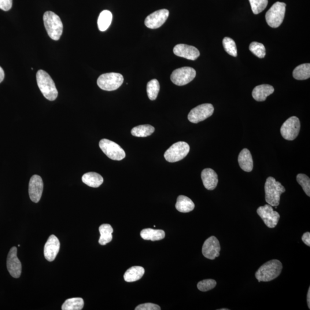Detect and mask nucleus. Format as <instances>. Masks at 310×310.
I'll use <instances>...</instances> for the list:
<instances>
[{"instance_id":"obj_28","label":"nucleus","mask_w":310,"mask_h":310,"mask_svg":"<svg viewBox=\"0 0 310 310\" xmlns=\"http://www.w3.org/2000/svg\"><path fill=\"white\" fill-rule=\"evenodd\" d=\"M155 128L150 125H139L132 129L131 134L138 138L148 137L153 134Z\"/></svg>"},{"instance_id":"obj_1","label":"nucleus","mask_w":310,"mask_h":310,"mask_svg":"<svg viewBox=\"0 0 310 310\" xmlns=\"http://www.w3.org/2000/svg\"><path fill=\"white\" fill-rule=\"evenodd\" d=\"M36 80L42 93L48 100L53 101L57 99L58 91L53 79L49 74L40 70L36 74Z\"/></svg>"},{"instance_id":"obj_30","label":"nucleus","mask_w":310,"mask_h":310,"mask_svg":"<svg viewBox=\"0 0 310 310\" xmlns=\"http://www.w3.org/2000/svg\"><path fill=\"white\" fill-rule=\"evenodd\" d=\"M84 306L83 299L74 298L66 300L62 306L63 310H81Z\"/></svg>"},{"instance_id":"obj_40","label":"nucleus","mask_w":310,"mask_h":310,"mask_svg":"<svg viewBox=\"0 0 310 310\" xmlns=\"http://www.w3.org/2000/svg\"><path fill=\"white\" fill-rule=\"evenodd\" d=\"M5 73L1 67H0V83L4 79Z\"/></svg>"},{"instance_id":"obj_34","label":"nucleus","mask_w":310,"mask_h":310,"mask_svg":"<svg viewBox=\"0 0 310 310\" xmlns=\"http://www.w3.org/2000/svg\"><path fill=\"white\" fill-rule=\"evenodd\" d=\"M249 50L259 58H264L266 54V50L263 44L256 42L250 43Z\"/></svg>"},{"instance_id":"obj_36","label":"nucleus","mask_w":310,"mask_h":310,"mask_svg":"<svg viewBox=\"0 0 310 310\" xmlns=\"http://www.w3.org/2000/svg\"><path fill=\"white\" fill-rule=\"evenodd\" d=\"M217 285L216 280L213 279H206L199 282L197 284L199 290L202 292H206L214 289Z\"/></svg>"},{"instance_id":"obj_27","label":"nucleus","mask_w":310,"mask_h":310,"mask_svg":"<svg viewBox=\"0 0 310 310\" xmlns=\"http://www.w3.org/2000/svg\"><path fill=\"white\" fill-rule=\"evenodd\" d=\"M112 14L109 10H103L99 14L98 19V27L102 32L105 31L110 27L112 21Z\"/></svg>"},{"instance_id":"obj_39","label":"nucleus","mask_w":310,"mask_h":310,"mask_svg":"<svg viewBox=\"0 0 310 310\" xmlns=\"http://www.w3.org/2000/svg\"><path fill=\"white\" fill-rule=\"evenodd\" d=\"M302 241L308 246H310V232H305L302 237Z\"/></svg>"},{"instance_id":"obj_3","label":"nucleus","mask_w":310,"mask_h":310,"mask_svg":"<svg viewBox=\"0 0 310 310\" xmlns=\"http://www.w3.org/2000/svg\"><path fill=\"white\" fill-rule=\"evenodd\" d=\"M286 189L282 184L273 177H268L265 184V201L272 206H279L280 196Z\"/></svg>"},{"instance_id":"obj_26","label":"nucleus","mask_w":310,"mask_h":310,"mask_svg":"<svg viewBox=\"0 0 310 310\" xmlns=\"http://www.w3.org/2000/svg\"><path fill=\"white\" fill-rule=\"evenodd\" d=\"M100 232V238L99 239V243L102 245H105L107 243L111 242L113 239L112 233L113 229L109 224H102L99 228Z\"/></svg>"},{"instance_id":"obj_18","label":"nucleus","mask_w":310,"mask_h":310,"mask_svg":"<svg viewBox=\"0 0 310 310\" xmlns=\"http://www.w3.org/2000/svg\"><path fill=\"white\" fill-rule=\"evenodd\" d=\"M60 249V241L56 236L51 235L44 246V257L47 261H53L56 258Z\"/></svg>"},{"instance_id":"obj_11","label":"nucleus","mask_w":310,"mask_h":310,"mask_svg":"<svg viewBox=\"0 0 310 310\" xmlns=\"http://www.w3.org/2000/svg\"><path fill=\"white\" fill-rule=\"evenodd\" d=\"M213 106L210 103H204L192 109L188 115V119L192 123L197 124L212 116L214 113Z\"/></svg>"},{"instance_id":"obj_16","label":"nucleus","mask_w":310,"mask_h":310,"mask_svg":"<svg viewBox=\"0 0 310 310\" xmlns=\"http://www.w3.org/2000/svg\"><path fill=\"white\" fill-rule=\"evenodd\" d=\"M43 191V180L39 175L31 177L29 183V195L32 202L38 203L41 199Z\"/></svg>"},{"instance_id":"obj_19","label":"nucleus","mask_w":310,"mask_h":310,"mask_svg":"<svg viewBox=\"0 0 310 310\" xmlns=\"http://www.w3.org/2000/svg\"><path fill=\"white\" fill-rule=\"evenodd\" d=\"M201 178L207 190H215L219 182L217 173L211 168H206L202 171Z\"/></svg>"},{"instance_id":"obj_6","label":"nucleus","mask_w":310,"mask_h":310,"mask_svg":"<svg viewBox=\"0 0 310 310\" xmlns=\"http://www.w3.org/2000/svg\"><path fill=\"white\" fill-rule=\"evenodd\" d=\"M124 82V77L119 73L103 74L99 76L97 84L99 88L105 91H114L119 88Z\"/></svg>"},{"instance_id":"obj_42","label":"nucleus","mask_w":310,"mask_h":310,"mask_svg":"<svg viewBox=\"0 0 310 310\" xmlns=\"http://www.w3.org/2000/svg\"><path fill=\"white\" fill-rule=\"evenodd\" d=\"M229 309H220V310H228Z\"/></svg>"},{"instance_id":"obj_12","label":"nucleus","mask_w":310,"mask_h":310,"mask_svg":"<svg viewBox=\"0 0 310 310\" xmlns=\"http://www.w3.org/2000/svg\"><path fill=\"white\" fill-rule=\"evenodd\" d=\"M257 213L269 228H275L279 223L280 216L278 212L274 211L270 205L259 207L257 210Z\"/></svg>"},{"instance_id":"obj_8","label":"nucleus","mask_w":310,"mask_h":310,"mask_svg":"<svg viewBox=\"0 0 310 310\" xmlns=\"http://www.w3.org/2000/svg\"><path fill=\"white\" fill-rule=\"evenodd\" d=\"M99 146L102 152L110 159L120 161L123 160L126 156L125 151L119 145L109 140H101Z\"/></svg>"},{"instance_id":"obj_5","label":"nucleus","mask_w":310,"mask_h":310,"mask_svg":"<svg viewBox=\"0 0 310 310\" xmlns=\"http://www.w3.org/2000/svg\"><path fill=\"white\" fill-rule=\"evenodd\" d=\"M286 6L285 3L276 2L267 11L265 19L269 27L278 28L282 24L285 16Z\"/></svg>"},{"instance_id":"obj_7","label":"nucleus","mask_w":310,"mask_h":310,"mask_svg":"<svg viewBox=\"0 0 310 310\" xmlns=\"http://www.w3.org/2000/svg\"><path fill=\"white\" fill-rule=\"evenodd\" d=\"M190 146L186 142H179L173 144L164 155L165 160L170 163H175L183 159L189 153Z\"/></svg>"},{"instance_id":"obj_21","label":"nucleus","mask_w":310,"mask_h":310,"mask_svg":"<svg viewBox=\"0 0 310 310\" xmlns=\"http://www.w3.org/2000/svg\"><path fill=\"white\" fill-rule=\"evenodd\" d=\"M238 161L243 171L251 172L253 168V161L252 155L246 149H243L238 155Z\"/></svg>"},{"instance_id":"obj_14","label":"nucleus","mask_w":310,"mask_h":310,"mask_svg":"<svg viewBox=\"0 0 310 310\" xmlns=\"http://www.w3.org/2000/svg\"><path fill=\"white\" fill-rule=\"evenodd\" d=\"M167 9L155 11L146 18L145 25L150 29H157L163 25L169 16Z\"/></svg>"},{"instance_id":"obj_9","label":"nucleus","mask_w":310,"mask_h":310,"mask_svg":"<svg viewBox=\"0 0 310 310\" xmlns=\"http://www.w3.org/2000/svg\"><path fill=\"white\" fill-rule=\"evenodd\" d=\"M300 129V120L297 117L293 116L284 122L280 129V133L284 139L292 141L298 137Z\"/></svg>"},{"instance_id":"obj_15","label":"nucleus","mask_w":310,"mask_h":310,"mask_svg":"<svg viewBox=\"0 0 310 310\" xmlns=\"http://www.w3.org/2000/svg\"><path fill=\"white\" fill-rule=\"evenodd\" d=\"M17 248L12 247L10 249L7 257V268L11 276L14 278H18L21 274V263L17 256Z\"/></svg>"},{"instance_id":"obj_25","label":"nucleus","mask_w":310,"mask_h":310,"mask_svg":"<svg viewBox=\"0 0 310 310\" xmlns=\"http://www.w3.org/2000/svg\"><path fill=\"white\" fill-rule=\"evenodd\" d=\"M145 273V269L140 266L132 267L125 272L124 275L125 281L134 282L142 278Z\"/></svg>"},{"instance_id":"obj_24","label":"nucleus","mask_w":310,"mask_h":310,"mask_svg":"<svg viewBox=\"0 0 310 310\" xmlns=\"http://www.w3.org/2000/svg\"><path fill=\"white\" fill-rule=\"evenodd\" d=\"M82 180L86 185L93 188L99 187L103 182L102 176L99 173L93 172L84 173Z\"/></svg>"},{"instance_id":"obj_37","label":"nucleus","mask_w":310,"mask_h":310,"mask_svg":"<svg viewBox=\"0 0 310 310\" xmlns=\"http://www.w3.org/2000/svg\"><path fill=\"white\" fill-rule=\"evenodd\" d=\"M136 310H160L159 306L151 303L140 305L135 308Z\"/></svg>"},{"instance_id":"obj_32","label":"nucleus","mask_w":310,"mask_h":310,"mask_svg":"<svg viewBox=\"0 0 310 310\" xmlns=\"http://www.w3.org/2000/svg\"><path fill=\"white\" fill-rule=\"evenodd\" d=\"M224 50L231 56L236 57L237 56V49L234 40L228 37H226L223 41Z\"/></svg>"},{"instance_id":"obj_2","label":"nucleus","mask_w":310,"mask_h":310,"mask_svg":"<svg viewBox=\"0 0 310 310\" xmlns=\"http://www.w3.org/2000/svg\"><path fill=\"white\" fill-rule=\"evenodd\" d=\"M283 265L278 260L265 263L258 269L255 276L258 282H267L275 279L281 274Z\"/></svg>"},{"instance_id":"obj_23","label":"nucleus","mask_w":310,"mask_h":310,"mask_svg":"<svg viewBox=\"0 0 310 310\" xmlns=\"http://www.w3.org/2000/svg\"><path fill=\"white\" fill-rule=\"evenodd\" d=\"M140 235L143 239L146 240L153 241H159L165 237V232L163 230H153V229H145L141 232Z\"/></svg>"},{"instance_id":"obj_13","label":"nucleus","mask_w":310,"mask_h":310,"mask_svg":"<svg viewBox=\"0 0 310 310\" xmlns=\"http://www.w3.org/2000/svg\"><path fill=\"white\" fill-rule=\"evenodd\" d=\"M220 251V243L215 236H212L207 239L202 246L203 255L210 260H215L219 257Z\"/></svg>"},{"instance_id":"obj_29","label":"nucleus","mask_w":310,"mask_h":310,"mask_svg":"<svg viewBox=\"0 0 310 310\" xmlns=\"http://www.w3.org/2000/svg\"><path fill=\"white\" fill-rule=\"evenodd\" d=\"M293 77L297 80L309 79L310 77V64H305L297 66L294 70Z\"/></svg>"},{"instance_id":"obj_38","label":"nucleus","mask_w":310,"mask_h":310,"mask_svg":"<svg viewBox=\"0 0 310 310\" xmlns=\"http://www.w3.org/2000/svg\"><path fill=\"white\" fill-rule=\"evenodd\" d=\"M12 6V0H0V9L4 10H9Z\"/></svg>"},{"instance_id":"obj_41","label":"nucleus","mask_w":310,"mask_h":310,"mask_svg":"<svg viewBox=\"0 0 310 310\" xmlns=\"http://www.w3.org/2000/svg\"><path fill=\"white\" fill-rule=\"evenodd\" d=\"M307 300H308V307L309 308V309H310V288L309 287V289L308 291V298H307Z\"/></svg>"},{"instance_id":"obj_17","label":"nucleus","mask_w":310,"mask_h":310,"mask_svg":"<svg viewBox=\"0 0 310 310\" xmlns=\"http://www.w3.org/2000/svg\"><path fill=\"white\" fill-rule=\"evenodd\" d=\"M173 51L176 56L191 61L196 60L200 55V53L196 47L184 44L176 45L173 48Z\"/></svg>"},{"instance_id":"obj_33","label":"nucleus","mask_w":310,"mask_h":310,"mask_svg":"<svg viewBox=\"0 0 310 310\" xmlns=\"http://www.w3.org/2000/svg\"><path fill=\"white\" fill-rule=\"evenodd\" d=\"M251 8L254 14L263 12L266 8L268 0H249Z\"/></svg>"},{"instance_id":"obj_4","label":"nucleus","mask_w":310,"mask_h":310,"mask_svg":"<svg viewBox=\"0 0 310 310\" xmlns=\"http://www.w3.org/2000/svg\"><path fill=\"white\" fill-rule=\"evenodd\" d=\"M43 21L50 38L54 40H60L64 28L61 18L53 12L47 11L44 14Z\"/></svg>"},{"instance_id":"obj_31","label":"nucleus","mask_w":310,"mask_h":310,"mask_svg":"<svg viewBox=\"0 0 310 310\" xmlns=\"http://www.w3.org/2000/svg\"><path fill=\"white\" fill-rule=\"evenodd\" d=\"M160 91V84L157 79H153L147 83V91L148 96L151 100L156 99Z\"/></svg>"},{"instance_id":"obj_22","label":"nucleus","mask_w":310,"mask_h":310,"mask_svg":"<svg viewBox=\"0 0 310 310\" xmlns=\"http://www.w3.org/2000/svg\"><path fill=\"white\" fill-rule=\"evenodd\" d=\"M176 209L181 213H189L195 208L194 202L191 199L184 195H179L177 198Z\"/></svg>"},{"instance_id":"obj_10","label":"nucleus","mask_w":310,"mask_h":310,"mask_svg":"<svg viewBox=\"0 0 310 310\" xmlns=\"http://www.w3.org/2000/svg\"><path fill=\"white\" fill-rule=\"evenodd\" d=\"M196 76L193 68L183 67L174 70L171 76L172 82L178 86H184L190 83Z\"/></svg>"},{"instance_id":"obj_35","label":"nucleus","mask_w":310,"mask_h":310,"mask_svg":"<svg viewBox=\"0 0 310 310\" xmlns=\"http://www.w3.org/2000/svg\"><path fill=\"white\" fill-rule=\"evenodd\" d=\"M297 182L302 186L306 195L310 196V179L308 176L300 173L297 176Z\"/></svg>"},{"instance_id":"obj_20","label":"nucleus","mask_w":310,"mask_h":310,"mask_svg":"<svg viewBox=\"0 0 310 310\" xmlns=\"http://www.w3.org/2000/svg\"><path fill=\"white\" fill-rule=\"evenodd\" d=\"M274 88L269 84H261L254 87L252 91V97L256 101L263 102L266 100L267 97L274 92Z\"/></svg>"}]
</instances>
